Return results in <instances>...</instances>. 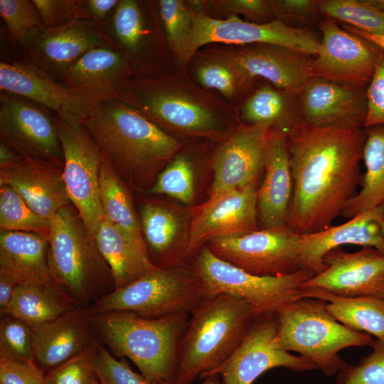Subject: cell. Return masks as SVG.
Wrapping results in <instances>:
<instances>
[{
    "instance_id": "obj_1",
    "label": "cell",
    "mask_w": 384,
    "mask_h": 384,
    "mask_svg": "<svg viewBox=\"0 0 384 384\" xmlns=\"http://www.w3.org/2000/svg\"><path fill=\"white\" fill-rule=\"evenodd\" d=\"M366 129L305 123L287 135L294 190L288 226L297 234L331 226L356 194Z\"/></svg>"
},
{
    "instance_id": "obj_2",
    "label": "cell",
    "mask_w": 384,
    "mask_h": 384,
    "mask_svg": "<svg viewBox=\"0 0 384 384\" xmlns=\"http://www.w3.org/2000/svg\"><path fill=\"white\" fill-rule=\"evenodd\" d=\"M82 122L103 161L139 190L149 191L181 147L172 135L118 99L98 102Z\"/></svg>"
},
{
    "instance_id": "obj_3",
    "label": "cell",
    "mask_w": 384,
    "mask_h": 384,
    "mask_svg": "<svg viewBox=\"0 0 384 384\" xmlns=\"http://www.w3.org/2000/svg\"><path fill=\"white\" fill-rule=\"evenodd\" d=\"M258 316L250 303L229 294L205 298L191 314L180 341L174 384H191L220 366Z\"/></svg>"
},
{
    "instance_id": "obj_4",
    "label": "cell",
    "mask_w": 384,
    "mask_h": 384,
    "mask_svg": "<svg viewBox=\"0 0 384 384\" xmlns=\"http://www.w3.org/2000/svg\"><path fill=\"white\" fill-rule=\"evenodd\" d=\"M188 314L145 318L129 312L90 315L95 334L119 358L129 359L150 381L174 384Z\"/></svg>"
},
{
    "instance_id": "obj_5",
    "label": "cell",
    "mask_w": 384,
    "mask_h": 384,
    "mask_svg": "<svg viewBox=\"0 0 384 384\" xmlns=\"http://www.w3.org/2000/svg\"><path fill=\"white\" fill-rule=\"evenodd\" d=\"M48 263L60 291L77 307L87 308L114 290L110 269L72 203L50 219Z\"/></svg>"
},
{
    "instance_id": "obj_6",
    "label": "cell",
    "mask_w": 384,
    "mask_h": 384,
    "mask_svg": "<svg viewBox=\"0 0 384 384\" xmlns=\"http://www.w3.org/2000/svg\"><path fill=\"white\" fill-rule=\"evenodd\" d=\"M319 299L302 297L277 311L278 340L287 351H295L314 364L325 376L337 375L347 366L338 352L351 346H371L374 339L340 324Z\"/></svg>"
},
{
    "instance_id": "obj_7",
    "label": "cell",
    "mask_w": 384,
    "mask_h": 384,
    "mask_svg": "<svg viewBox=\"0 0 384 384\" xmlns=\"http://www.w3.org/2000/svg\"><path fill=\"white\" fill-rule=\"evenodd\" d=\"M175 82L166 73L131 77L122 87L118 100L163 129L191 136L218 135L219 111L210 100Z\"/></svg>"
},
{
    "instance_id": "obj_8",
    "label": "cell",
    "mask_w": 384,
    "mask_h": 384,
    "mask_svg": "<svg viewBox=\"0 0 384 384\" xmlns=\"http://www.w3.org/2000/svg\"><path fill=\"white\" fill-rule=\"evenodd\" d=\"M204 299L201 284L191 269L156 267L86 309L90 315L129 312L145 318H159L192 314Z\"/></svg>"
},
{
    "instance_id": "obj_9",
    "label": "cell",
    "mask_w": 384,
    "mask_h": 384,
    "mask_svg": "<svg viewBox=\"0 0 384 384\" xmlns=\"http://www.w3.org/2000/svg\"><path fill=\"white\" fill-rule=\"evenodd\" d=\"M191 270L205 298L229 294L250 303L258 315L277 313L283 306L302 298L301 287L315 275L304 268L287 275H254L221 260L206 245L199 249Z\"/></svg>"
},
{
    "instance_id": "obj_10",
    "label": "cell",
    "mask_w": 384,
    "mask_h": 384,
    "mask_svg": "<svg viewBox=\"0 0 384 384\" xmlns=\"http://www.w3.org/2000/svg\"><path fill=\"white\" fill-rule=\"evenodd\" d=\"M55 115L68 197L87 232L95 238L103 218L99 198L102 155L82 119L71 115Z\"/></svg>"
},
{
    "instance_id": "obj_11",
    "label": "cell",
    "mask_w": 384,
    "mask_h": 384,
    "mask_svg": "<svg viewBox=\"0 0 384 384\" xmlns=\"http://www.w3.org/2000/svg\"><path fill=\"white\" fill-rule=\"evenodd\" d=\"M105 23L132 77L165 73L166 37L157 1L119 0Z\"/></svg>"
},
{
    "instance_id": "obj_12",
    "label": "cell",
    "mask_w": 384,
    "mask_h": 384,
    "mask_svg": "<svg viewBox=\"0 0 384 384\" xmlns=\"http://www.w3.org/2000/svg\"><path fill=\"white\" fill-rule=\"evenodd\" d=\"M0 142L22 157L63 169L64 155L55 113L32 100L1 92Z\"/></svg>"
},
{
    "instance_id": "obj_13",
    "label": "cell",
    "mask_w": 384,
    "mask_h": 384,
    "mask_svg": "<svg viewBox=\"0 0 384 384\" xmlns=\"http://www.w3.org/2000/svg\"><path fill=\"white\" fill-rule=\"evenodd\" d=\"M298 240L299 234L289 226H283L213 239L206 246L221 260L250 274L276 277L303 269L299 258Z\"/></svg>"
},
{
    "instance_id": "obj_14",
    "label": "cell",
    "mask_w": 384,
    "mask_h": 384,
    "mask_svg": "<svg viewBox=\"0 0 384 384\" xmlns=\"http://www.w3.org/2000/svg\"><path fill=\"white\" fill-rule=\"evenodd\" d=\"M103 47L117 49L106 23L73 20L59 28L32 30L19 47L21 55L18 60L60 81L77 59Z\"/></svg>"
},
{
    "instance_id": "obj_15",
    "label": "cell",
    "mask_w": 384,
    "mask_h": 384,
    "mask_svg": "<svg viewBox=\"0 0 384 384\" xmlns=\"http://www.w3.org/2000/svg\"><path fill=\"white\" fill-rule=\"evenodd\" d=\"M277 331V312L258 316L234 353L208 376L218 375L221 384H252L274 368L296 372L317 369L311 362L283 348Z\"/></svg>"
},
{
    "instance_id": "obj_16",
    "label": "cell",
    "mask_w": 384,
    "mask_h": 384,
    "mask_svg": "<svg viewBox=\"0 0 384 384\" xmlns=\"http://www.w3.org/2000/svg\"><path fill=\"white\" fill-rule=\"evenodd\" d=\"M193 12V11H192ZM192 51L202 46L222 43L235 46L267 43L285 46L311 56L320 50L321 38L312 29L296 28L278 19L265 23L245 21L238 16L217 18L194 13Z\"/></svg>"
},
{
    "instance_id": "obj_17",
    "label": "cell",
    "mask_w": 384,
    "mask_h": 384,
    "mask_svg": "<svg viewBox=\"0 0 384 384\" xmlns=\"http://www.w3.org/2000/svg\"><path fill=\"white\" fill-rule=\"evenodd\" d=\"M319 26L322 34L321 47L312 58L311 77L351 87H367L384 50L341 28L331 19L325 18Z\"/></svg>"
},
{
    "instance_id": "obj_18",
    "label": "cell",
    "mask_w": 384,
    "mask_h": 384,
    "mask_svg": "<svg viewBox=\"0 0 384 384\" xmlns=\"http://www.w3.org/2000/svg\"><path fill=\"white\" fill-rule=\"evenodd\" d=\"M213 55L235 71L243 87L260 78L278 89L299 94L311 77L313 56L285 46L255 43Z\"/></svg>"
},
{
    "instance_id": "obj_19",
    "label": "cell",
    "mask_w": 384,
    "mask_h": 384,
    "mask_svg": "<svg viewBox=\"0 0 384 384\" xmlns=\"http://www.w3.org/2000/svg\"><path fill=\"white\" fill-rule=\"evenodd\" d=\"M257 201L256 184L210 196L192 217L188 255L211 240L238 237L257 230Z\"/></svg>"
},
{
    "instance_id": "obj_20",
    "label": "cell",
    "mask_w": 384,
    "mask_h": 384,
    "mask_svg": "<svg viewBox=\"0 0 384 384\" xmlns=\"http://www.w3.org/2000/svg\"><path fill=\"white\" fill-rule=\"evenodd\" d=\"M326 269L301 287L318 288L342 297H372L384 299V253L363 247L354 252L341 247L324 257Z\"/></svg>"
},
{
    "instance_id": "obj_21",
    "label": "cell",
    "mask_w": 384,
    "mask_h": 384,
    "mask_svg": "<svg viewBox=\"0 0 384 384\" xmlns=\"http://www.w3.org/2000/svg\"><path fill=\"white\" fill-rule=\"evenodd\" d=\"M271 126L240 124L218 149L213 162L210 197L256 184Z\"/></svg>"
},
{
    "instance_id": "obj_22",
    "label": "cell",
    "mask_w": 384,
    "mask_h": 384,
    "mask_svg": "<svg viewBox=\"0 0 384 384\" xmlns=\"http://www.w3.org/2000/svg\"><path fill=\"white\" fill-rule=\"evenodd\" d=\"M366 90L310 77L298 94L304 122L314 127L364 128L368 110Z\"/></svg>"
},
{
    "instance_id": "obj_23",
    "label": "cell",
    "mask_w": 384,
    "mask_h": 384,
    "mask_svg": "<svg viewBox=\"0 0 384 384\" xmlns=\"http://www.w3.org/2000/svg\"><path fill=\"white\" fill-rule=\"evenodd\" d=\"M343 245L370 247L384 253V207L367 210L349 220L316 233L299 234L302 268L315 274L326 269L324 256Z\"/></svg>"
},
{
    "instance_id": "obj_24",
    "label": "cell",
    "mask_w": 384,
    "mask_h": 384,
    "mask_svg": "<svg viewBox=\"0 0 384 384\" xmlns=\"http://www.w3.org/2000/svg\"><path fill=\"white\" fill-rule=\"evenodd\" d=\"M0 90L38 103L58 114L82 121L95 112L97 104L71 91L60 81L18 60H1Z\"/></svg>"
},
{
    "instance_id": "obj_25",
    "label": "cell",
    "mask_w": 384,
    "mask_h": 384,
    "mask_svg": "<svg viewBox=\"0 0 384 384\" xmlns=\"http://www.w3.org/2000/svg\"><path fill=\"white\" fill-rule=\"evenodd\" d=\"M265 178L257 189V218L262 229L288 226L293 177L284 132L270 129L264 159Z\"/></svg>"
},
{
    "instance_id": "obj_26",
    "label": "cell",
    "mask_w": 384,
    "mask_h": 384,
    "mask_svg": "<svg viewBox=\"0 0 384 384\" xmlns=\"http://www.w3.org/2000/svg\"><path fill=\"white\" fill-rule=\"evenodd\" d=\"M0 185L12 188L33 210L50 220L71 203L63 169L44 161L21 157L0 167Z\"/></svg>"
},
{
    "instance_id": "obj_27",
    "label": "cell",
    "mask_w": 384,
    "mask_h": 384,
    "mask_svg": "<svg viewBox=\"0 0 384 384\" xmlns=\"http://www.w3.org/2000/svg\"><path fill=\"white\" fill-rule=\"evenodd\" d=\"M132 77L121 53L112 48H97L73 62L60 82L87 100L98 103L118 99Z\"/></svg>"
},
{
    "instance_id": "obj_28",
    "label": "cell",
    "mask_w": 384,
    "mask_h": 384,
    "mask_svg": "<svg viewBox=\"0 0 384 384\" xmlns=\"http://www.w3.org/2000/svg\"><path fill=\"white\" fill-rule=\"evenodd\" d=\"M31 326L34 362L44 373L80 353L97 339L90 314L82 307Z\"/></svg>"
},
{
    "instance_id": "obj_29",
    "label": "cell",
    "mask_w": 384,
    "mask_h": 384,
    "mask_svg": "<svg viewBox=\"0 0 384 384\" xmlns=\"http://www.w3.org/2000/svg\"><path fill=\"white\" fill-rule=\"evenodd\" d=\"M48 245V238L40 233L0 231V275L17 285L41 284L60 291L50 272Z\"/></svg>"
},
{
    "instance_id": "obj_30",
    "label": "cell",
    "mask_w": 384,
    "mask_h": 384,
    "mask_svg": "<svg viewBox=\"0 0 384 384\" xmlns=\"http://www.w3.org/2000/svg\"><path fill=\"white\" fill-rule=\"evenodd\" d=\"M98 249L107 263L114 289L124 287L154 270L142 236L134 234L103 217L95 234Z\"/></svg>"
},
{
    "instance_id": "obj_31",
    "label": "cell",
    "mask_w": 384,
    "mask_h": 384,
    "mask_svg": "<svg viewBox=\"0 0 384 384\" xmlns=\"http://www.w3.org/2000/svg\"><path fill=\"white\" fill-rule=\"evenodd\" d=\"M141 229L152 262L170 268L187 256V242L182 240V220L167 205L148 202L142 208Z\"/></svg>"
},
{
    "instance_id": "obj_32",
    "label": "cell",
    "mask_w": 384,
    "mask_h": 384,
    "mask_svg": "<svg viewBox=\"0 0 384 384\" xmlns=\"http://www.w3.org/2000/svg\"><path fill=\"white\" fill-rule=\"evenodd\" d=\"M301 289L302 297L326 301L328 313L347 328L368 333L377 339L384 338V299L338 296L318 288Z\"/></svg>"
},
{
    "instance_id": "obj_33",
    "label": "cell",
    "mask_w": 384,
    "mask_h": 384,
    "mask_svg": "<svg viewBox=\"0 0 384 384\" xmlns=\"http://www.w3.org/2000/svg\"><path fill=\"white\" fill-rule=\"evenodd\" d=\"M242 117L248 124H268L288 135L304 122L298 94L265 85L256 89L244 102Z\"/></svg>"
},
{
    "instance_id": "obj_34",
    "label": "cell",
    "mask_w": 384,
    "mask_h": 384,
    "mask_svg": "<svg viewBox=\"0 0 384 384\" xmlns=\"http://www.w3.org/2000/svg\"><path fill=\"white\" fill-rule=\"evenodd\" d=\"M365 129L366 137L362 159L366 172L360 191L342 213L348 218L373 208L384 207V125Z\"/></svg>"
},
{
    "instance_id": "obj_35",
    "label": "cell",
    "mask_w": 384,
    "mask_h": 384,
    "mask_svg": "<svg viewBox=\"0 0 384 384\" xmlns=\"http://www.w3.org/2000/svg\"><path fill=\"white\" fill-rule=\"evenodd\" d=\"M77 308L60 290L41 284L16 286L8 314L29 325L54 320Z\"/></svg>"
},
{
    "instance_id": "obj_36",
    "label": "cell",
    "mask_w": 384,
    "mask_h": 384,
    "mask_svg": "<svg viewBox=\"0 0 384 384\" xmlns=\"http://www.w3.org/2000/svg\"><path fill=\"white\" fill-rule=\"evenodd\" d=\"M99 198L104 218L143 237L127 183L104 161L100 171Z\"/></svg>"
},
{
    "instance_id": "obj_37",
    "label": "cell",
    "mask_w": 384,
    "mask_h": 384,
    "mask_svg": "<svg viewBox=\"0 0 384 384\" xmlns=\"http://www.w3.org/2000/svg\"><path fill=\"white\" fill-rule=\"evenodd\" d=\"M157 5L169 50L185 65L193 55V12L188 3L181 0H160Z\"/></svg>"
},
{
    "instance_id": "obj_38",
    "label": "cell",
    "mask_w": 384,
    "mask_h": 384,
    "mask_svg": "<svg viewBox=\"0 0 384 384\" xmlns=\"http://www.w3.org/2000/svg\"><path fill=\"white\" fill-rule=\"evenodd\" d=\"M321 16L370 34L384 35V11L364 0H319Z\"/></svg>"
},
{
    "instance_id": "obj_39",
    "label": "cell",
    "mask_w": 384,
    "mask_h": 384,
    "mask_svg": "<svg viewBox=\"0 0 384 384\" xmlns=\"http://www.w3.org/2000/svg\"><path fill=\"white\" fill-rule=\"evenodd\" d=\"M50 220L37 214L12 188L0 185V231L33 232L48 238Z\"/></svg>"
},
{
    "instance_id": "obj_40",
    "label": "cell",
    "mask_w": 384,
    "mask_h": 384,
    "mask_svg": "<svg viewBox=\"0 0 384 384\" xmlns=\"http://www.w3.org/2000/svg\"><path fill=\"white\" fill-rule=\"evenodd\" d=\"M149 191L191 203L195 195V177L190 159L185 155L176 154L160 172Z\"/></svg>"
},
{
    "instance_id": "obj_41",
    "label": "cell",
    "mask_w": 384,
    "mask_h": 384,
    "mask_svg": "<svg viewBox=\"0 0 384 384\" xmlns=\"http://www.w3.org/2000/svg\"><path fill=\"white\" fill-rule=\"evenodd\" d=\"M0 358L35 363L31 325L9 314L1 317Z\"/></svg>"
},
{
    "instance_id": "obj_42",
    "label": "cell",
    "mask_w": 384,
    "mask_h": 384,
    "mask_svg": "<svg viewBox=\"0 0 384 384\" xmlns=\"http://www.w3.org/2000/svg\"><path fill=\"white\" fill-rule=\"evenodd\" d=\"M97 338L82 351L45 373L46 384H95Z\"/></svg>"
},
{
    "instance_id": "obj_43",
    "label": "cell",
    "mask_w": 384,
    "mask_h": 384,
    "mask_svg": "<svg viewBox=\"0 0 384 384\" xmlns=\"http://www.w3.org/2000/svg\"><path fill=\"white\" fill-rule=\"evenodd\" d=\"M0 16L6 26L9 38L18 48L32 30L43 26L32 0H0Z\"/></svg>"
},
{
    "instance_id": "obj_44",
    "label": "cell",
    "mask_w": 384,
    "mask_h": 384,
    "mask_svg": "<svg viewBox=\"0 0 384 384\" xmlns=\"http://www.w3.org/2000/svg\"><path fill=\"white\" fill-rule=\"evenodd\" d=\"M372 352L338 372L334 384H384V338L374 339Z\"/></svg>"
},
{
    "instance_id": "obj_45",
    "label": "cell",
    "mask_w": 384,
    "mask_h": 384,
    "mask_svg": "<svg viewBox=\"0 0 384 384\" xmlns=\"http://www.w3.org/2000/svg\"><path fill=\"white\" fill-rule=\"evenodd\" d=\"M101 384H156L134 371L124 358H116L99 341L95 363Z\"/></svg>"
},
{
    "instance_id": "obj_46",
    "label": "cell",
    "mask_w": 384,
    "mask_h": 384,
    "mask_svg": "<svg viewBox=\"0 0 384 384\" xmlns=\"http://www.w3.org/2000/svg\"><path fill=\"white\" fill-rule=\"evenodd\" d=\"M196 69L199 82L205 87L215 90L227 98L233 97L243 87L235 71L213 55Z\"/></svg>"
},
{
    "instance_id": "obj_47",
    "label": "cell",
    "mask_w": 384,
    "mask_h": 384,
    "mask_svg": "<svg viewBox=\"0 0 384 384\" xmlns=\"http://www.w3.org/2000/svg\"><path fill=\"white\" fill-rule=\"evenodd\" d=\"M274 18L289 26L312 29L320 16L319 0H270Z\"/></svg>"
},
{
    "instance_id": "obj_48",
    "label": "cell",
    "mask_w": 384,
    "mask_h": 384,
    "mask_svg": "<svg viewBox=\"0 0 384 384\" xmlns=\"http://www.w3.org/2000/svg\"><path fill=\"white\" fill-rule=\"evenodd\" d=\"M213 9L228 17L242 14L255 23H265L275 19L270 1L266 0H220L210 1Z\"/></svg>"
},
{
    "instance_id": "obj_49",
    "label": "cell",
    "mask_w": 384,
    "mask_h": 384,
    "mask_svg": "<svg viewBox=\"0 0 384 384\" xmlns=\"http://www.w3.org/2000/svg\"><path fill=\"white\" fill-rule=\"evenodd\" d=\"M366 97L368 110L364 128L384 125V53L367 87Z\"/></svg>"
},
{
    "instance_id": "obj_50",
    "label": "cell",
    "mask_w": 384,
    "mask_h": 384,
    "mask_svg": "<svg viewBox=\"0 0 384 384\" xmlns=\"http://www.w3.org/2000/svg\"><path fill=\"white\" fill-rule=\"evenodd\" d=\"M1 384H46L45 373L33 362L0 358Z\"/></svg>"
},
{
    "instance_id": "obj_51",
    "label": "cell",
    "mask_w": 384,
    "mask_h": 384,
    "mask_svg": "<svg viewBox=\"0 0 384 384\" xmlns=\"http://www.w3.org/2000/svg\"><path fill=\"white\" fill-rule=\"evenodd\" d=\"M40 14L42 26L55 28L74 20L78 0H32Z\"/></svg>"
},
{
    "instance_id": "obj_52",
    "label": "cell",
    "mask_w": 384,
    "mask_h": 384,
    "mask_svg": "<svg viewBox=\"0 0 384 384\" xmlns=\"http://www.w3.org/2000/svg\"><path fill=\"white\" fill-rule=\"evenodd\" d=\"M118 2L119 0H78L74 20L104 24Z\"/></svg>"
},
{
    "instance_id": "obj_53",
    "label": "cell",
    "mask_w": 384,
    "mask_h": 384,
    "mask_svg": "<svg viewBox=\"0 0 384 384\" xmlns=\"http://www.w3.org/2000/svg\"><path fill=\"white\" fill-rule=\"evenodd\" d=\"M17 284L9 278L0 275V316L7 315Z\"/></svg>"
},
{
    "instance_id": "obj_54",
    "label": "cell",
    "mask_w": 384,
    "mask_h": 384,
    "mask_svg": "<svg viewBox=\"0 0 384 384\" xmlns=\"http://www.w3.org/2000/svg\"><path fill=\"white\" fill-rule=\"evenodd\" d=\"M21 156L4 142H0V167L9 165Z\"/></svg>"
},
{
    "instance_id": "obj_55",
    "label": "cell",
    "mask_w": 384,
    "mask_h": 384,
    "mask_svg": "<svg viewBox=\"0 0 384 384\" xmlns=\"http://www.w3.org/2000/svg\"><path fill=\"white\" fill-rule=\"evenodd\" d=\"M343 28L348 31H350L354 34H356L361 37L365 38L373 42L379 47H380L383 50H384V35L370 34L363 31L358 30L353 26L345 24H343Z\"/></svg>"
},
{
    "instance_id": "obj_56",
    "label": "cell",
    "mask_w": 384,
    "mask_h": 384,
    "mask_svg": "<svg viewBox=\"0 0 384 384\" xmlns=\"http://www.w3.org/2000/svg\"><path fill=\"white\" fill-rule=\"evenodd\" d=\"M205 380L201 384H221L220 377L218 375H213L204 378ZM158 384H173L171 383L160 381Z\"/></svg>"
},
{
    "instance_id": "obj_57",
    "label": "cell",
    "mask_w": 384,
    "mask_h": 384,
    "mask_svg": "<svg viewBox=\"0 0 384 384\" xmlns=\"http://www.w3.org/2000/svg\"><path fill=\"white\" fill-rule=\"evenodd\" d=\"M368 5L384 11V0H364Z\"/></svg>"
},
{
    "instance_id": "obj_58",
    "label": "cell",
    "mask_w": 384,
    "mask_h": 384,
    "mask_svg": "<svg viewBox=\"0 0 384 384\" xmlns=\"http://www.w3.org/2000/svg\"><path fill=\"white\" fill-rule=\"evenodd\" d=\"M95 384H101V383H100V381L97 379V381L95 383Z\"/></svg>"
},
{
    "instance_id": "obj_59",
    "label": "cell",
    "mask_w": 384,
    "mask_h": 384,
    "mask_svg": "<svg viewBox=\"0 0 384 384\" xmlns=\"http://www.w3.org/2000/svg\"><path fill=\"white\" fill-rule=\"evenodd\" d=\"M318 384H324V383H318Z\"/></svg>"
}]
</instances>
